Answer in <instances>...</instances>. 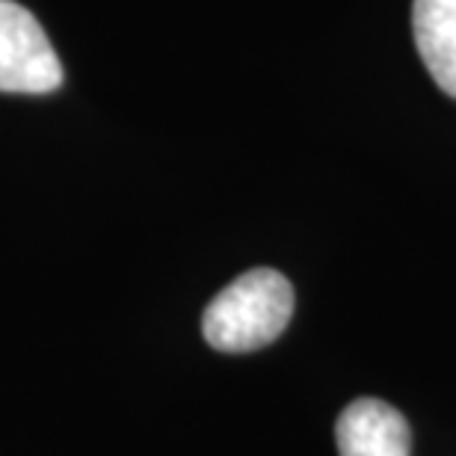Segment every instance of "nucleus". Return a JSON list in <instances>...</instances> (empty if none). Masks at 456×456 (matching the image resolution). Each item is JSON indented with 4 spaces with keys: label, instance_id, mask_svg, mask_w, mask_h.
I'll list each match as a JSON object with an SVG mask.
<instances>
[{
    "label": "nucleus",
    "instance_id": "f257e3e1",
    "mask_svg": "<svg viewBox=\"0 0 456 456\" xmlns=\"http://www.w3.org/2000/svg\"><path fill=\"white\" fill-rule=\"evenodd\" d=\"M294 314V288L279 270L258 267L234 279L205 308V341L220 353L261 350L285 332Z\"/></svg>",
    "mask_w": 456,
    "mask_h": 456
},
{
    "label": "nucleus",
    "instance_id": "f03ea898",
    "mask_svg": "<svg viewBox=\"0 0 456 456\" xmlns=\"http://www.w3.org/2000/svg\"><path fill=\"white\" fill-rule=\"evenodd\" d=\"M62 86V62L30 9L0 0V93L48 95Z\"/></svg>",
    "mask_w": 456,
    "mask_h": 456
},
{
    "label": "nucleus",
    "instance_id": "7ed1b4c3",
    "mask_svg": "<svg viewBox=\"0 0 456 456\" xmlns=\"http://www.w3.org/2000/svg\"><path fill=\"white\" fill-rule=\"evenodd\" d=\"M341 456H409V424L395 406L362 397L335 424Z\"/></svg>",
    "mask_w": 456,
    "mask_h": 456
},
{
    "label": "nucleus",
    "instance_id": "20e7f679",
    "mask_svg": "<svg viewBox=\"0 0 456 456\" xmlns=\"http://www.w3.org/2000/svg\"><path fill=\"white\" fill-rule=\"evenodd\" d=\"M412 33L430 77L456 98V0H415Z\"/></svg>",
    "mask_w": 456,
    "mask_h": 456
}]
</instances>
